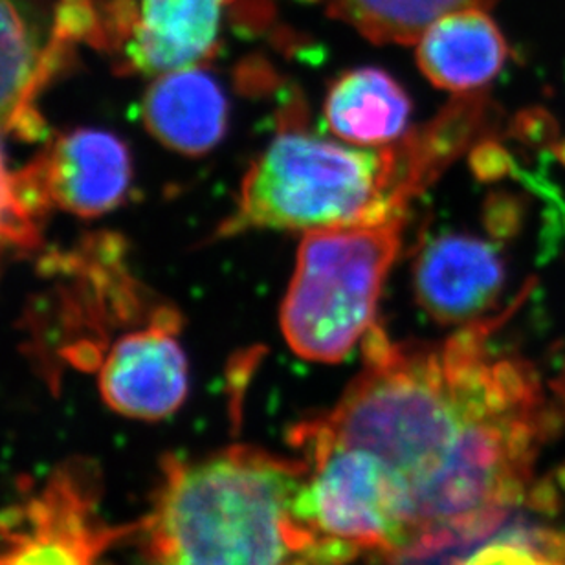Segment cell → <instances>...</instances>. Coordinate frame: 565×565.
<instances>
[{"mask_svg": "<svg viewBox=\"0 0 565 565\" xmlns=\"http://www.w3.org/2000/svg\"><path fill=\"white\" fill-rule=\"evenodd\" d=\"M323 113L338 138L354 146L382 147L408 132L412 102L387 72L364 66L332 83Z\"/></svg>", "mask_w": 565, "mask_h": 565, "instance_id": "5bb4252c", "label": "cell"}, {"mask_svg": "<svg viewBox=\"0 0 565 565\" xmlns=\"http://www.w3.org/2000/svg\"><path fill=\"white\" fill-rule=\"evenodd\" d=\"M409 213L305 234L281 307L294 353L332 364L348 359L376 326L387 274L397 262Z\"/></svg>", "mask_w": 565, "mask_h": 565, "instance_id": "277c9868", "label": "cell"}, {"mask_svg": "<svg viewBox=\"0 0 565 565\" xmlns=\"http://www.w3.org/2000/svg\"><path fill=\"white\" fill-rule=\"evenodd\" d=\"M49 204L32 166L11 173L0 143V257L35 248L39 224Z\"/></svg>", "mask_w": 565, "mask_h": 565, "instance_id": "2e32d148", "label": "cell"}, {"mask_svg": "<svg viewBox=\"0 0 565 565\" xmlns=\"http://www.w3.org/2000/svg\"><path fill=\"white\" fill-rule=\"evenodd\" d=\"M72 44L38 0H0V135H38L35 96Z\"/></svg>", "mask_w": 565, "mask_h": 565, "instance_id": "30bf717a", "label": "cell"}, {"mask_svg": "<svg viewBox=\"0 0 565 565\" xmlns=\"http://www.w3.org/2000/svg\"><path fill=\"white\" fill-rule=\"evenodd\" d=\"M509 46L487 10L443 17L417 41L420 72L435 87L462 96L483 93L503 71Z\"/></svg>", "mask_w": 565, "mask_h": 565, "instance_id": "4fadbf2b", "label": "cell"}, {"mask_svg": "<svg viewBox=\"0 0 565 565\" xmlns=\"http://www.w3.org/2000/svg\"><path fill=\"white\" fill-rule=\"evenodd\" d=\"M461 565H565V533L520 529L479 545Z\"/></svg>", "mask_w": 565, "mask_h": 565, "instance_id": "e0dca14e", "label": "cell"}, {"mask_svg": "<svg viewBox=\"0 0 565 565\" xmlns=\"http://www.w3.org/2000/svg\"><path fill=\"white\" fill-rule=\"evenodd\" d=\"M415 296L440 326L483 320L505 287V263L490 241L440 234L426 241L414 263ZM494 315V312H492Z\"/></svg>", "mask_w": 565, "mask_h": 565, "instance_id": "9c48e42d", "label": "cell"}, {"mask_svg": "<svg viewBox=\"0 0 565 565\" xmlns=\"http://www.w3.org/2000/svg\"><path fill=\"white\" fill-rule=\"evenodd\" d=\"M498 0H326L327 11L376 44H417L443 17Z\"/></svg>", "mask_w": 565, "mask_h": 565, "instance_id": "9a60e30c", "label": "cell"}, {"mask_svg": "<svg viewBox=\"0 0 565 565\" xmlns=\"http://www.w3.org/2000/svg\"><path fill=\"white\" fill-rule=\"evenodd\" d=\"M98 487L94 468L68 462L0 512V565H104L129 527L102 520Z\"/></svg>", "mask_w": 565, "mask_h": 565, "instance_id": "52a82bcc", "label": "cell"}, {"mask_svg": "<svg viewBox=\"0 0 565 565\" xmlns=\"http://www.w3.org/2000/svg\"><path fill=\"white\" fill-rule=\"evenodd\" d=\"M290 443L307 462L299 512L321 539L354 558L390 556L412 542L406 500L376 457L332 439L310 419L292 428Z\"/></svg>", "mask_w": 565, "mask_h": 565, "instance_id": "5b68a950", "label": "cell"}, {"mask_svg": "<svg viewBox=\"0 0 565 565\" xmlns=\"http://www.w3.org/2000/svg\"><path fill=\"white\" fill-rule=\"evenodd\" d=\"M523 301L525 292L440 342H395L373 327L362 340L359 376L327 414L310 419L386 467L414 539L500 533L527 500L553 414L533 365L492 342Z\"/></svg>", "mask_w": 565, "mask_h": 565, "instance_id": "6da1fadb", "label": "cell"}, {"mask_svg": "<svg viewBox=\"0 0 565 565\" xmlns=\"http://www.w3.org/2000/svg\"><path fill=\"white\" fill-rule=\"evenodd\" d=\"M483 93L451 99L434 120L382 147H348L310 135L298 107L246 171L239 201L218 237L252 230L340 228L412 212L415 199L489 131Z\"/></svg>", "mask_w": 565, "mask_h": 565, "instance_id": "7a4b0ae2", "label": "cell"}, {"mask_svg": "<svg viewBox=\"0 0 565 565\" xmlns=\"http://www.w3.org/2000/svg\"><path fill=\"white\" fill-rule=\"evenodd\" d=\"M182 318L158 307L138 331L118 338L99 362V393L116 414L162 420L179 412L190 392V365L179 342Z\"/></svg>", "mask_w": 565, "mask_h": 565, "instance_id": "ba28073f", "label": "cell"}, {"mask_svg": "<svg viewBox=\"0 0 565 565\" xmlns=\"http://www.w3.org/2000/svg\"><path fill=\"white\" fill-rule=\"evenodd\" d=\"M307 462L257 446L168 457L149 511L129 527L138 565H343L299 512Z\"/></svg>", "mask_w": 565, "mask_h": 565, "instance_id": "3957f363", "label": "cell"}, {"mask_svg": "<svg viewBox=\"0 0 565 565\" xmlns=\"http://www.w3.org/2000/svg\"><path fill=\"white\" fill-rule=\"evenodd\" d=\"M147 131L173 151L201 157L218 146L228 126V102L202 66L160 74L141 102Z\"/></svg>", "mask_w": 565, "mask_h": 565, "instance_id": "7c38bea8", "label": "cell"}, {"mask_svg": "<svg viewBox=\"0 0 565 565\" xmlns=\"http://www.w3.org/2000/svg\"><path fill=\"white\" fill-rule=\"evenodd\" d=\"M234 0H60L55 17L72 43L104 50L124 74L160 76L201 66L221 49Z\"/></svg>", "mask_w": 565, "mask_h": 565, "instance_id": "8992f818", "label": "cell"}, {"mask_svg": "<svg viewBox=\"0 0 565 565\" xmlns=\"http://www.w3.org/2000/svg\"><path fill=\"white\" fill-rule=\"evenodd\" d=\"M520 126V135L531 143L550 141L556 135V124L544 110H529L522 116Z\"/></svg>", "mask_w": 565, "mask_h": 565, "instance_id": "ac0fdd59", "label": "cell"}, {"mask_svg": "<svg viewBox=\"0 0 565 565\" xmlns=\"http://www.w3.org/2000/svg\"><path fill=\"white\" fill-rule=\"evenodd\" d=\"M553 390H555L556 395L561 397L565 408V365L562 367L561 375L556 376L555 384H553Z\"/></svg>", "mask_w": 565, "mask_h": 565, "instance_id": "d6986e66", "label": "cell"}, {"mask_svg": "<svg viewBox=\"0 0 565 565\" xmlns=\"http://www.w3.org/2000/svg\"><path fill=\"white\" fill-rule=\"evenodd\" d=\"M32 168L50 204L85 218L121 206L132 182L126 141L87 127L57 138Z\"/></svg>", "mask_w": 565, "mask_h": 565, "instance_id": "8fae6325", "label": "cell"}]
</instances>
